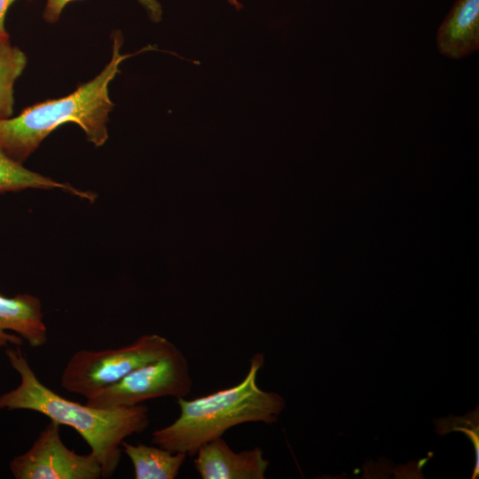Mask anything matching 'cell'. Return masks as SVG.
Wrapping results in <instances>:
<instances>
[{
  "instance_id": "1",
  "label": "cell",
  "mask_w": 479,
  "mask_h": 479,
  "mask_svg": "<svg viewBox=\"0 0 479 479\" xmlns=\"http://www.w3.org/2000/svg\"><path fill=\"white\" fill-rule=\"evenodd\" d=\"M6 357L19 373V386L0 395V409L28 410L73 428L98 459L102 477L110 478L121 459L124 439L143 432L149 425L147 406L97 408L68 400L46 387L37 378L20 346L7 347Z\"/></svg>"
},
{
  "instance_id": "2",
  "label": "cell",
  "mask_w": 479,
  "mask_h": 479,
  "mask_svg": "<svg viewBox=\"0 0 479 479\" xmlns=\"http://www.w3.org/2000/svg\"><path fill=\"white\" fill-rule=\"evenodd\" d=\"M264 357H251L247 373L238 384L194 399L177 398L178 418L152 433L151 443L169 451L193 456L204 444L220 437L229 428L247 422L271 424L285 407L278 393L257 384Z\"/></svg>"
},
{
  "instance_id": "3",
  "label": "cell",
  "mask_w": 479,
  "mask_h": 479,
  "mask_svg": "<svg viewBox=\"0 0 479 479\" xmlns=\"http://www.w3.org/2000/svg\"><path fill=\"white\" fill-rule=\"evenodd\" d=\"M122 36L115 33L113 54L108 64L92 80L71 94L25 108L16 117L0 120V146L14 161L23 163L56 128L75 122L96 146L108 138V114L114 106L108 86L119 73V65L128 55H121Z\"/></svg>"
},
{
  "instance_id": "4",
  "label": "cell",
  "mask_w": 479,
  "mask_h": 479,
  "mask_svg": "<svg viewBox=\"0 0 479 479\" xmlns=\"http://www.w3.org/2000/svg\"><path fill=\"white\" fill-rule=\"evenodd\" d=\"M177 350L175 344L156 334H144L132 343L116 349H81L67 361L60 383L67 391L87 398L135 369Z\"/></svg>"
},
{
  "instance_id": "5",
  "label": "cell",
  "mask_w": 479,
  "mask_h": 479,
  "mask_svg": "<svg viewBox=\"0 0 479 479\" xmlns=\"http://www.w3.org/2000/svg\"><path fill=\"white\" fill-rule=\"evenodd\" d=\"M189 364L178 349L144 365L116 383L86 398L97 408L133 406L163 397H185L192 389Z\"/></svg>"
},
{
  "instance_id": "6",
  "label": "cell",
  "mask_w": 479,
  "mask_h": 479,
  "mask_svg": "<svg viewBox=\"0 0 479 479\" xmlns=\"http://www.w3.org/2000/svg\"><path fill=\"white\" fill-rule=\"evenodd\" d=\"M60 424L50 422L40 432L31 447L10 461V471L16 479H98L102 469L90 452L79 454L68 449L60 437Z\"/></svg>"
},
{
  "instance_id": "7",
  "label": "cell",
  "mask_w": 479,
  "mask_h": 479,
  "mask_svg": "<svg viewBox=\"0 0 479 479\" xmlns=\"http://www.w3.org/2000/svg\"><path fill=\"white\" fill-rule=\"evenodd\" d=\"M195 454L194 467L202 479H263L269 466L261 447L236 452L221 436Z\"/></svg>"
},
{
  "instance_id": "8",
  "label": "cell",
  "mask_w": 479,
  "mask_h": 479,
  "mask_svg": "<svg viewBox=\"0 0 479 479\" xmlns=\"http://www.w3.org/2000/svg\"><path fill=\"white\" fill-rule=\"evenodd\" d=\"M40 300L31 294L14 297L0 294V348L21 346L27 342L32 348L47 342Z\"/></svg>"
},
{
  "instance_id": "9",
  "label": "cell",
  "mask_w": 479,
  "mask_h": 479,
  "mask_svg": "<svg viewBox=\"0 0 479 479\" xmlns=\"http://www.w3.org/2000/svg\"><path fill=\"white\" fill-rule=\"evenodd\" d=\"M440 54L451 59L467 57L479 49V0H457L436 33Z\"/></svg>"
},
{
  "instance_id": "10",
  "label": "cell",
  "mask_w": 479,
  "mask_h": 479,
  "mask_svg": "<svg viewBox=\"0 0 479 479\" xmlns=\"http://www.w3.org/2000/svg\"><path fill=\"white\" fill-rule=\"evenodd\" d=\"M124 453L130 459L136 479H174L187 454L174 452L161 446L131 444L122 441Z\"/></svg>"
},
{
  "instance_id": "11",
  "label": "cell",
  "mask_w": 479,
  "mask_h": 479,
  "mask_svg": "<svg viewBox=\"0 0 479 479\" xmlns=\"http://www.w3.org/2000/svg\"><path fill=\"white\" fill-rule=\"evenodd\" d=\"M28 188H56L90 200L96 198L92 192L75 189L68 184L57 182L26 169L21 163L12 159L0 146V193L18 192Z\"/></svg>"
},
{
  "instance_id": "12",
  "label": "cell",
  "mask_w": 479,
  "mask_h": 479,
  "mask_svg": "<svg viewBox=\"0 0 479 479\" xmlns=\"http://www.w3.org/2000/svg\"><path fill=\"white\" fill-rule=\"evenodd\" d=\"M26 54L11 44L9 36H0V120L13 114V85L27 65Z\"/></svg>"
},
{
  "instance_id": "13",
  "label": "cell",
  "mask_w": 479,
  "mask_h": 479,
  "mask_svg": "<svg viewBox=\"0 0 479 479\" xmlns=\"http://www.w3.org/2000/svg\"><path fill=\"white\" fill-rule=\"evenodd\" d=\"M75 0H47L43 11V19L48 23H55L59 19L64 7ZM148 11L154 21L161 20V7L157 0H138Z\"/></svg>"
},
{
  "instance_id": "14",
  "label": "cell",
  "mask_w": 479,
  "mask_h": 479,
  "mask_svg": "<svg viewBox=\"0 0 479 479\" xmlns=\"http://www.w3.org/2000/svg\"><path fill=\"white\" fill-rule=\"evenodd\" d=\"M16 0H0V36H9L5 26H4V20H5V15L9 9V7L15 2Z\"/></svg>"
},
{
  "instance_id": "15",
  "label": "cell",
  "mask_w": 479,
  "mask_h": 479,
  "mask_svg": "<svg viewBox=\"0 0 479 479\" xmlns=\"http://www.w3.org/2000/svg\"><path fill=\"white\" fill-rule=\"evenodd\" d=\"M232 4H233L237 9L240 8V5L237 2V0H229Z\"/></svg>"
}]
</instances>
